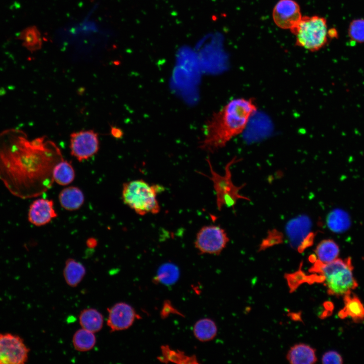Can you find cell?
<instances>
[{
	"label": "cell",
	"instance_id": "1",
	"mask_svg": "<svg viewBox=\"0 0 364 364\" xmlns=\"http://www.w3.org/2000/svg\"><path fill=\"white\" fill-rule=\"evenodd\" d=\"M62 159L56 145L45 138L29 141L16 129L0 133V180L17 197L30 198L48 190L53 168Z\"/></svg>",
	"mask_w": 364,
	"mask_h": 364
},
{
	"label": "cell",
	"instance_id": "2",
	"mask_svg": "<svg viewBox=\"0 0 364 364\" xmlns=\"http://www.w3.org/2000/svg\"><path fill=\"white\" fill-rule=\"evenodd\" d=\"M257 110L252 98L234 99L212 114L204 126L199 147L213 153L242 133Z\"/></svg>",
	"mask_w": 364,
	"mask_h": 364
},
{
	"label": "cell",
	"instance_id": "3",
	"mask_svg": "<svg viewBox=\"0 0 364 364\" xmlns=\"http://www.w3.org/2000/svg\"><path fill=\"white\" fill-rule=\"evenodd\" d=\"M313 263L309 271L320 274L329 295L343 296L358 286L350 257L337 258L327 263L316 259Z\"/></svg>",
	"mask_w": 364,
	"mask_h": 364
},
{
	"label": "cell",
	"instance_id": "4",
	"mask_svg": "<svg viewBox=\"0 0 364 364\" xmlns=\"http://www.w3.org/2000/svg\"><path fill=\"white\" fill-rule=\"evenodd\" d=\"M164 190L159 185H150L143 179H135L123 185L122 199L138 215L156 214L160 211L157 195Z\"/></svg>",
	"mask_w": 364,
	"mask_h": 364
},
{
	"label": "cell",
	"instance_id": "5",
	"mask_svg": "<svg viewBox=\"0 0 364 364\" xmlns=\"http://www.w3.org/2000/svg\"><path fill=\"white\" fill-rule=\"evenodd\" d=\"M327 20L319 16L302 17L291 30L296 38V44L311 52L323 48L329 39Z\"/></svg>",
	"mask_w": 364,
	"mask_h": 364
},
{
	"label": "cell",
	"instance_id": "6",
	"mask_svg": "<svg viewBox=\"0 0 364 364\" xmlns=\"http://www.w3.org/2000/svg\"><path fill=\"white\" fill-rule=\"evenodd\" d=\"M236 159V157H235L227 163L225 168V174L223 175H220L213 170L209 158L207 159V161L210 168L211 176L198 171V173L205 175L212 181L216 194V203L219 211L224 206L234 207L238 200H250L248 198L240 194V190L245 186V184L240 186H237L233 184L232 180L230 167L233 164L238 161Z\"/></svg>",
	"mask_w": 364,
	"mask_h": 364
},
{
	"label": "cell",
	"instance_id": "7",
	"mask_svg": "<svg viewBox=\"0 0 364 364\" xmlns=\"http://www.w3.org/2000/svg\"><path fill=\"white\" fill-rule=\"evenodd\" d=\"M225 230L216 225L202 226L198 232L195 247L201 254L219 255L229 242Z\"/></svg>",
	"mask_w": 364,
	"mask_h": 364
},
{
	"label": "cell",
	"instance_id": "8",
	"mask_svg": "<svg viewBox=\"0 0 364 364\" xmlns=\"http://www.w3.org/2000/svg\"><path fill=\"white\" fill-rule=\"evenodd\" d=\"M312 221L306 215H300L286 224L285 232L291 247L303 252L313 243L315 235L311 231Z\"/></svg>",
	"mask_w": 364,
	"mask_h": 364
},
{
	"label": "cell",
	"instance_id": "9",
	"mask_svg": "<svg viewBox=\"0 0 364 364\" xmlns=\"http://www.w3.org/2000/svg\"><path fill=\"white\" fill-rule=\"evenodd\" d=\"M29 349L20 336L0 333V364H23L28 358Z\"/></svg>",
	"mask_w": 364,
	"mask_h": 364
},
{
	"label": "cell",
	"instance_id": "10",
	"mask_svg": "<svg viewBox=\"0 0 364 364\" xmlns=\"http://www.w3.org/2000/svg\"><path fill=\"white\" fill-rule=\"evenodd\" d=\"M71 154L79 161L87 160L99 149L98 134L93 130H82L72 133L70 136Z\"/></svg>",
	"mask_w": 364,
	"mask_h": 364
},
{
	"label": "cell",
	"instance_id": "11",
	"mask_svg": "<svg viewBox=\"0 0 364 364\" xmlns=\"http://www.w3.org/2000/svg\"><path fill=\"white\" fill-rule=\"evenodd\" d=\"M302 17L300 7L293 0H280L272 11L275 23L283 29L292 30Z\"/></svg>",
	"mask_w": 364,
	"mask_h": 364
},
{
	"label": "cell",
	"instance_id": "12",
	"mask_svg": "<svg viewBox=\"0 0 364 364\" xmlns=\"http://www.w3.org/2000/svg\"><path fill=\"white\" fill-rule=\"evenodd\" d=\"M108 312L107 325L111 332L128 329L139 316L130 305L122 302L108 308Z\"/></svg>",
	"mask_w": 364,
	"mask_h": 364
},
{
	"label": "cell",
	"instance_id": "13",
	"mask_svg": "<svg viewBox=\"0 0 364 364\" xmlns=\"http://www.w3.org/2000/svg\"><path fill=\"white\" fill-rule=\"evenodd\" d=\"M57 216L54 202L51 200L37 199L29 206L28 219L34 225L40 226L46 225Z\"/></svg>",
	"mask_w": 364,
	"mask_h": 364
},
{
	"label": "cell",
	"instance_id": "14",
	"mask_svg": "<svg viewBox=\"0 0 364 364\" xmlns=\"http://www.w3.org/2000/svg\"><path fill=\"white\" fill-rule=\"evenodd\" d=\"M344 307L338 312V316L343 319L349 317L355 323L364 322V305L352 292L343 296Z\"/></svg>",
	"mask_w": 364,
	"mask_h": 364
},
{
	"label": "cell",
	"instance_id": "15",
	"mask_svg": "<svg viewBox=\"0 0 364 364\" xmlns=\"http://www.w3.org/2000/svg\"><path fill=\"white\" fill-rule=\"evenodd\" d=\"M286 358L292 364H313L317 361L315 349L303 343L291 347Z\"/></svg>",
	"mask_w": 364,
	"mask_h": 364
},
{
	"label": "cell",
	"instance_id": "16",
	"mask_svg": "<svg viewBox=\"0 0 364 364\" xmlns=\"http://www.w3.org/2000/svg\"><path fill=\"white\" fill-rule=\"evenodd\" d=\"M59 201L62 207L65 210H77L83 204L84 196L79 188L75 186L67 187L59 193Z\"/></svg>",
	"mask_w": 364,
	"mask_h": 364
},
{
	"label": "cell",
	"instance_id": "17",
	"mask_svg": "<svg viewBox=\"0 0 364 364\" xmlns=\"http://www.w3.org/2000/svg\"><path fill=\"white\" fill-rule=\"evenodd\" d=\"M85 273V268L80 262L73 258H68L66 261L63 276L69 286L76 287L82 280Z\"/></svg>",
	"mask_w": 364,
	"mask_h": 364
},
{
	"label": "cell",
	"instance_id": "18",
	"mask_svg": "<svg viewBox=\"0 0 364 364\" xmlns=\"http://www.w3.org/2000/svg\"><path fill=\"white\" fill-rule=\"evenodd\" d=\"M79 322L82 328L94 333L99 332L104 323L103 316L98 310L93 308L82 310L79 315Z\"/></svg>",
	"mask_w": 364,
	"mask_h": 364
},
{
	"label": "cell",
	"instance_id": "19",
	"mask_svg": "<svg viewBox=\"0 0 364 364\" xmlns=\"http://www.w3.org/2000/svg\"><path fill=\"white\" fill-rule=\"evenodd\" d=\"M193 332L195 337L201 342H208L213 340L217 333V327L215 322L209 318L198 320L194 324Z\"/></svg>",
	"mask_w": 364,
	"mask_h": 364
},
{
	"label": "cell",
	"instance_id": "20",
	"mask_svg": "<svg viewBox=\"0 0 364 364\" xmlns=\"http://www.w3.org/2000/svg\"><path fill=\"white\" fill-rule=\"evenodd\" d=\"M53 181L61 186H67L75 178V171L70 162L63 159L54 166L52 172Z\"/></svg>",
	"mask_w": 364,
	"mask_h": 364
},
{
	"label": "cell",
	"instance_id": "21",
	"mask_svg": "<svg viewBox=\"0 0 364 364\" xmlns=\"http://www.w3.org/2000/svg\"><path fill=\"white\" fill-rule=\"evenodd\" d=\"M339 252L338 245L331 239L322 240L315 249L317 259L324 263L330 262L338 258Z\"/></svg>",
	"mask_w": 364,
	"mask_h": 364
},
{
	"label": "cell",
	"instance_id": "22",
	"mask_svg": "<svg viewBox=\"0 0 364 364\" xmlns=\"http://www.w3.org/2000/svg\"><path fill=\"white\" fill-rule=\"evenodd\" d=\"M327 224L329 229L335 233L346 231L350 225V219L347 212L340 209L331 211L327 217Z\"/></svg>",
	"mask_w": 364,
	"mask_h": 364
},
{
	"label": "cell",
	"instance_id": "23",
	"mask_svg": "<svg viewBox=\"0 0 364 364\" xmlns=\"http://www.w3.org/2000/svg\"><path fill=\"white\" fill-rule=\"evenodd\" d=\"M72 343L77 351L85 352L91 350L95 346L96 338L95 333L81 328L74 334Z\"/></svg>",
	"mask_w": 364,
	"mask_h": 364
},
{
	"label": "cell",
	"instance_id": "24",
	"mask_svg": "<svg viewBox=\"0 0 364 364\" xmlns=\"http://www.w3.org/2000/svg\"><path fill=\"white\" fill-rule=\"evenodd\" d=\"M179 275V272L177 266L173 263L167 262L162 264L158 268L157 274L154 278V282L170 285L177 281Z\"/></svg>",
	"mask_w": 364,
	"mask_h": 364
},
{
	"label": "cell",
	"instance_id": "25",
	"mask_svg": "<svg viewBox=\"0 0 364 364\" xmlns=\"http://www.w3.org/2000/svg\"><path fill=\"white\" fill-rule=\"evenodd\" d=\"M347 34L351 41L356 43H364V18L352 20L349 24Z\"/></svg>",
	"mask_w": 364,
	"mask_h": 364
},
{
	"label": "cell",
	"instance_id": "26",
	"mask_svg": "<svg viewBox=\"0 0 364 364\" xmlns=\"http://www.w3.org/2000/svg\"><path fill=\"white\" fill-rule=\"evenodd\" d=\"M161 351L162 352V358H161L160 360H161V361L162 362L163 361L166 362L168 360L169 361L174 362L184 363L183 361V360H184L185 363H188V361L191 363L192 362L190 361V360H192L193 361L196 360V359L194 357L187 356L181 351H176L171 350L169 347H167V346H162Z\"/></svg>",
	"mask_w": 364,
	"mask_h": 364
},
{
	"label": "cell",
	"instance_id": "27",
	"mask_svg": "<svg viewBox=\"0 0 364 364\" xmlns=\"http://www.w3.org/2000/svg\"><path fill=\"white\" fill-rule=\"evenodd\" d=\"M283 242V235L280 231L273 229L268 232L266 237L262 240L259 251L264 250L274 245L280 244Z\"/></svg>",
	"mask_w": 364,
	"mask_h": 364
},
{
	"label": "cell",
	"instance_id": "28",
	"mask_svg": "<svg viewBox=\"0 0 364 364\" xmlns=\"http://www.w3.org/2000/svg\"><path fill=\"white\" fill-rule=\"evenodd\" d=\"M323 364H342L343 362L341 355L335 351H329L325 353L322 357Z\"/></svg>",
	"mask_w": 364,
	"mask_h": 364
},
{
	"label": "cell",
	"instance_id": "29",
	"mask_svg": "<svg viewBox=\"0 0 364 364\" xmlns=\"http://www.w3.org/2000/svg\"><path fill=\"white\" fill-rule=\"evenodd\" d=\"M328 35L330 38H336L338 36V33L335 28H333L329 29Z\"/></svg>",
	"mask_w": 364,
	"mask_h": 364
},
{
	"label": "cell",
	"instance_id": "30",
	"mask_svg": "<svg viewBox=\"0 0 364 364\" xmlns=\"http://www.w3.org/2000/svg\"><path fill=\"white\" fill-rule=\"evenodd\" d=\"M112 134L115 138H120L122 134V131L116 127H113L111 129Z\"/></svg>",
	"mask_w": 364,
	"mask_h": 364
},
{
	"label": "cell",
	"instance_id": "31",
	"mask_svg": "<svg viewBox=\"0 0 364 364\" xmlns=\"http://www.w3.org/2000/svg\"><path fill=\"white\" fill-rule=\"evenodd\" d=\"M87 247L90 248L95 247L97 245V241L94 238H90L86 242Z\"/></svg>",
	"mask_w": 364,
	"mask_h": 364
}]
</instances>
